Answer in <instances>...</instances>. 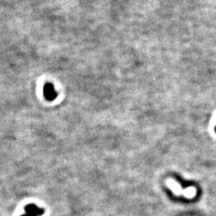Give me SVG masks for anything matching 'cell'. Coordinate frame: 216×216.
I'll list each match as a JSON object with an SVG mask.
<instances>
[{
    "label": "cell",
    "mask_w": 216,
    "mask_h": 216,
    "mask_svg": "<svg viewBox=\"0 0 216 216\" xmlns=\"http://www.w3.org/2000/svg\"><path fill=\"white\" fill-rule=\"evenodd\" d=\"M215 131H216V127H215Z\"/></svg>",
    "instance_id": "cell-1"
}]
</instances>
